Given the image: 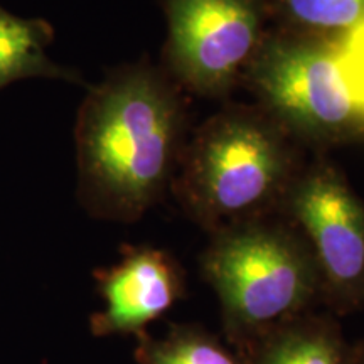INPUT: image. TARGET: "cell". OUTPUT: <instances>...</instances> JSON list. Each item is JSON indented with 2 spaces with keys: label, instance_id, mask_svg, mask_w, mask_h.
Returning a JSON list of instances; mask_svg holds the SVG:
<instances>
[{
  "label": "cell",
  "instance_id": "6da1fadb",
  "mask_svg": "<svg viewBox=\"0 0 364 364\" xmlns=\"http://www.w3.org/2000/svg\"><path fill=\"white\" fill-rule=\"evenodd\" d=\"M186 91L147 58L90 86L75 124L76 196L91 218L135 223L171 193L188 142Z\"/></svg>",
  "mask_w": 364,
  "mask_h": 364
},
{
  "label": "cell",
  "instance_id": "7a4b0ae2",
  "mask_svg": "<svg viewBox=\"0 0 364 364\" xmlns=\"http://www.w3.org/2000/svg\"><path fill=\"white\" fill-rule=\"evenodd\" d=\"M309 156L260 107L228 103L189 134L171 194L211 236L279 216Z\"/></svg>",
  "mask_w": 364,
  "mask_h": 364
},
{
  "label": "cell",
  "instance_id": "3957f363",
  "mask_svg": "<svg viewBox=\"0 0 364 364\" xmlns=\"http://www.w3.org/2000/svg\"><path fill=\"white\" fill-rule=\"evenodd\" d=\"M199 270L215 290L225 339L236 354L322 306L311 248L280 215L209 236Z\"/></svg>",
  "mask_w": 364,
  "mask_h": 364
},
{
  "label": "cell",
  "instance_id": "277c9868",
  "mask_svg": "<svg viewBox=\"0 0 364 364\" xmlns=\"http://www.w3.org/2000/svg\"><path fill=\"white\" fill-rule=\"evenodd\" d=\"M339 39L270 27L243 85L255 105L311 156L364 136V118L339 66Z\"/></svg>",
  "mask_w": 364,
  "mask_h": 364
},
{
  "label": "cell",
  "instance_id": "5b68a950",
  "mask_svg": "<svg viewBox=\"0 0 364 364\" xmlns=\"http://www.w3.org/2000/svg\"><path fill=\"white\" fill-rule=\"evenodd\" d=\"M167 39L162 68L186 93L225 100L270 29L267 0H161Z\"/></svg>",
  "mask_w": 364,
  "mask_h": 364
},
{
  "label": "cell",
  "instance_id": "8992f818",
  "mask_svg": "<svg viewBox=\"0 0 364 364\" xmlns=\"http://www.w3.org/2000/svg\"><path fill=\"white\" fill-rule=\"evenodd\" d=\"M279 215L307 241L336 317L364 309V203L327 156H311Z\"/></svg>",
  "mask_w": 364,
  "mask_h": 364
},
{
  "label": "cell",
  "instance_id": "52a82bcc",
  "mask_svg": "<svg viewBox=\"0 0 364 364\" xmlns=\"http://www.w3.org/2000/svg\"><path fill=\"white\" fill-rule=\"evenodd\" d=\"M105 300L91 317L95 336L142 334L184 299L186 272L174 255L154 247H127L122 260L95 273Z\"/></svg>",
  "mask_w": 364,
  "mask_h": 364
},
{
  "label": "cell",
  "instance_id": "ba28073f",
  "mask_svg": "<svg viewBox=\"0 0 364 364\" xmlns=\"http://www.w3.org/2000/svg\"><path fill=\"white\" fill-rule=\"evenodd\" d=\"M241 364H354L353 346L331 312H309L238 354Z\"/></svg>",
  "mask_w": 364,
  "mask_h": 364
},
{
  "label": "cell",
  "instance_id": "9c48e42d",
  "mask_svg": "<svg viewBox=\"0 0 364 364\" xmlns=\"http://www.w3.org/2000/svg\"><path fill=\"white\" fill-rule=\"evenodd\" d=\"M54 29L41 17H21L0 6V90L19 80L48 78L85 85L83 76L48 56Z\"/></svg>",
  "mask_w": 364,
  "mask_h": 364
},
{
  "label": "cell",
  "instance_id": "30bf717a",
  "mask_svg": "<svg viewBox=\"0 0 364 364\" xmlns=\"http://www.w3.org/2000/svg\"><path fill=\"white\" fill-rule=\"evenodd\" d=\"M270 24L289 33L341 39L364 22V0H267Z\"/></svg>",
  "mask_w": 364,
  "mask_h": 364
},
{
  "label": "cell",
  "instance_id": "8fae6325",
  "mask_svg": "<svg viewBox=\"0 0 364 364\" xmlns=\"http://www.w3.org/2000/svg\"><path fill=\"white\" fill-rule=\"evenodd\" d=\"M140 364H241L233 349L199 324H172L162 339L139 334Z\"/></svg>",
  "mask_w": 364,
  "mask_h": 364
},
{
  "label": "cell",
  "instance_id": "7c38bea8",
  "mask_svg": "<svg viewBox=\"0 0 364 364\" xmlns=\"http://www.w3.org/2000/svg\"><path fill=\"white\" fill-rule=\"evenodd\" d=\"M338 54L344 83L364 118V22L339 39Z\"/></svg>",
  "mask_w": 364,
  "mask_h": 364
},
{
  "label": "cell",
  "instance_id": "4fadbf2b",
  "mask_svg": "<svg viewBox=\"0 0 364 364\" xmlns=\"http://www.w3.org/2000/svg\"><path fill=\"white\" fill-rule=\"evenodd\" d=\"M353 358L354 364H364V339L353 346Z\"/></svg>",
  "mask_w": 364,
  "mask_h": 364
}]
</instances>
